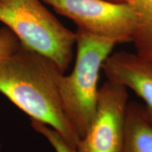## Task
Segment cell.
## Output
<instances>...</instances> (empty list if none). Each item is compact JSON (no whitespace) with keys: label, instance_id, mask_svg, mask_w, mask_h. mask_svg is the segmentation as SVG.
<instances>
[{"label":"cell","instance_id":"cell-1","mask_svg":"<svg viewBox=\"0 0 152 152\" xmlns=\"http://www.w3.org/2000/svg\"><path fill=\"white\" fill-rule=\"evenodd\" d=\"M54 62L20 43L0 59V92L31 118L58 131L76 149L80 138L63 108Z\"/></svg>","mask_w":152,"mask_h":152},{"label":"cell","instance_id":"cell-2","mask_svg":"<svg viewBox=\"0 0 152 152\" xmlns=\"http://www.w3.org/2000/svg\"><path fill=\"white\" fill-rule=\"evenodd\" d=\"M75 34L73 69L69 75H61L58 87L64 111L81 139L96 113L100 72L117 43L78 28Z\"/></svg>","mask_w":152,"mask_h":152},{"label":"cell","instance_id":"cell-3","mask_svg":"<svg viewBox=\"0 0 152 152\" xmlns=\"http://www.w3.org/2000/svg\"><path fill=\"white\" fill-rule=\"evenodd\" d=\"M0 22L20 43L50 59L63 73L68 69L75 32L64 26L42 0H0Z\"/></svg>","mask_w":152,"mask_h":152},{"label":"cell","instance_id":"cell-4","mask_svg":"<svg viewBox=\"0 0 152 152\" xmlns=\"http://www.w3.org/2000/svg\"><path fill=\"white\" fill-rule=\"evenodd\" d=\"M58 14L91 33L113 39L117 44L130 42L135 21L132 7L109 0H42Z\"/></svg>","mask_w":152,"mask_h":152},{"label":"cell","instance_id":"cell-5","mask_svg":"<svg viewBox=\"0 0 152 152\" xmlns=\"http://www.w3.org/2000/svg\"><path fill=\"white\" fill-rule=\"evenodd\" d=\"M128 90L106 80L99 87L95 115L76 152H123Z\"/></svg>","mask_w":152,"mask_h":152},{"label":"cell","instance_id":"cell-6","mask_svg":"<svg viewBox=\"0 0 152 152\" xmlns=\"http://www.w3.org/2000/svg\"><path fill=\"white\" fill-rule=\"evenodd\" d=\"M106 80L132 91L152 119V64L136 53L113 52L102 68Z\"/></svg>","mask_w":152,"mask_h":152},{"label":"cell","instance_id":"cell-7","mask_svg":"<svg viewBox=\"0 0 152 152\" xmlns=\"http://www.w3.org/2000/svg\"><path fill=\"white\" fill-rule=\"evenodd\" d=\"M123 152H152V119L143 104L129 101Z\"/></svg>","mask_w":152,"mask_h":152},{"label":"cell","instance_id":"cell-8","mask_svg":"<svg viewBox=\"0 0 152 152\" xmlns=\"http://www.w3.org/2000/svg\"><path fill=\"white\" fill-rule=\"evenodd\" d=\"M131 38L135 53L152 64V0H142L136 7Z\"/></svg>","mask_w":152,"mask_h":152},{"label":"cell","instance_id":"cell-9","mask_svg":"<svg viewBox=\"0 0 152 152\" xmlns=\"http://www.w3.org/2000/svg\"><path fill=\"white\" fill-rule=\"evenodd\" d=\"M31 125L34 130L48 140L54 152H76L61 134L52 127L35 120H31Z\"/></svg>","mask_w":152,"mask_h":152},{"label":"cell","instance_id":"cell-10","mask_svg":"<svg viewBox=\"0 0 152 152\" xmlns=\"http://www.w3.org/2000/svg\"><path fill=\"white\" fill-rule=\"evenodd\" d=\"M20 41L7 27L0 29V59L9 56L18 49Z\"/></svg>","mask_w":152,"mask_h":152},{"label":"cell","instance_id":"cell-11","mask_svg":"<svg viewBox=\"0 0 152 152\" xmlns=\"http://www.w3.org/2000/svg\"><path fill=\"white\" fill-rule=\"evenodd\" d=\"M121 1L122 3L127 4L131 6V7H134L141 2L142 0H121Z\"/></svg>","mask_w":152,"mask_h":152},{"label":"cell","instance_id":"cell-12","mask_svg":"<svg viewBox=\"0 0 152 152\" xmlns=\"http://www.w3.org/2000/svg\"><path fill=\"white\" fill-rule=\"evenodd\" d=\"M109 1H115V2H119V3H122V2H121V0H109Z\"/></svg>","mask_w":152,"mask_h":152},{"label":"cell","instance_id":"cell-13","mask_svg":"<svg viewBox=\"0 0 152 152\" xmlns=\"http://www.w3.org/2000/svg\"><path fill=\"white\" fill-rule=\"evenodd\" d=\"M0 152H1V145H0Z\"/></svg>","mask_w":152,"mask_h":152}]
</instances>
